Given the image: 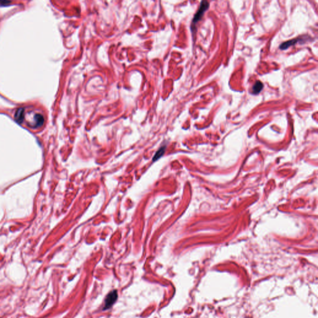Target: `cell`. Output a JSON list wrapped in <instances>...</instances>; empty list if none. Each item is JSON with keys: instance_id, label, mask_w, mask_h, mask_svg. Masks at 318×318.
I'll use <instances>...</instances> for the list:
<instances>
[{"instance_id": "cell-1", "label": "cell", "mask_w": 318, "mask_h": 318, "mask_svg": "<svg viewBox=\"0 0 318 318\" xmlns=\"http://www.w3.org/2000/svg\"><path fill=\"white\" fill-rule=\"evenodd\" d=\"M209 6H210V4L207 1H202L201 2L199 9L198 10L197 13L195 14V15L193 19V25L196 24L199 21H200V19L202 18L204 13H205V11L208 9Z\"/></svg>"}, {"instance_id": "cell-2", "label": "cell", "mask_w": 318, "mask_h": 318, "mask_svg": "<svg viewBox=\"0 0 318 318\" xmlns=\"http://www.w3.org/2000/svg\"><path fill=\"white\" fill-rule=\"evenodd\" d=\"M118 298V292L116 290H114L110 292L104 301V305L103 309L106 310L110 308L114 304Z\"/></svg>"}, {"instance_id": "cell-3", "label": "cell", "mask_w": 318, "mask_h": 318, "mask_svg": "<svg viewBox=\"0 0 318 318\" xmlns=\"http://www.w3.org/2000/svg\"><path fill=\"white\" fill-rule=\"evenodd\" d=\"M44 122V119L42 115L40 114H36L34 117V122L31 124V126L33 128H37L40 127Z\"/></svg>"}, {"instance_id": "cell-4", "label": "cell", "mask_w": 318, "mask_h": 318, "mask_svg": "<svg viewBox=\"0 0 318 318\" xmlns=\"http://www.w3.org/2000/svg\"><path fill=\"white\" fill-rule=\"evenodd\" d=\"M300 40V39L297 38V39H291V40H290L288 41H286L283 43H282L280 46V49H282V50H286V49H288V47L292 46V45H294V44H296L298 41Z\"/></svg>"}, {"instance_id": "cell-5", "label": "cell", "mask_w": 318, "mask_h": 318, "mask_svg": "<svg viewBox=\"0 0 318 318\" xmlns=\"http://www.w3.org/2000/svg\"><path fill=\"white\" fill-rule=\"evenodd\" d=\"M24 112H25V111H24V109L23 108H20L19 109L15 114V119H16V121L19 123H21L22 122V121H23L24 119Z\"/></svg>"}, {"instance_id": "cell-6", "label": "cell", "mask_w": 318, "mask_h": 318, "mask_svg": "<svg viewBox=\"0 0 318 318\" xmlns=\"http://www.w3.org/2000/svg\"><path fill=\"white\" fill-rule=\"evenodd\" d=\"M263 87V83L260 81H257L253 86L252 93L254 95H257V94L259 93L262 91Z\"/></svg>"}, {"instance_id": "cell-7", "label": "cell", "mask_w": 318, "mask_h": 318, "mask_svg": "<svg viewBox=\"0 0 318 318\" xmlns=\"http://www.w3.org/2000/svg\"><path fill=\"white\" fill-rule=\"evenodd\" d=\"M165 150V147H162L160 149H159L155 154L153 158V161H155L156 160H158V158H160L164 154Z\"/></svg>"}]
</instances>
